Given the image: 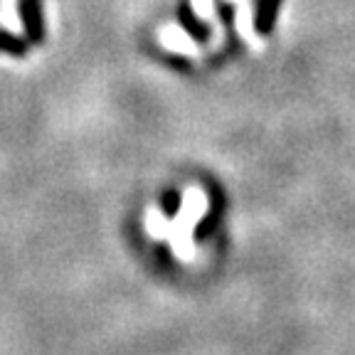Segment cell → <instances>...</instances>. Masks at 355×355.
I'll use <instances>...</instances> for the list:
<instances>
[{"label":"cell","mask_w":355,"mask_h":355,"mask_svg":"<svg viewBox=\"0 0 355 355\" xmlns=\"http://www.w3.org/2000/svg\"><path fill=\"white\" fill-rule=\"evenodd\" d=\"M207 210V198L205 193L200 188H190L185 193V200H183V207L178 212V220L175 222H166L161 215V210H148V220H146V227L148 232L153 234L155 239H161V234H168V239L173 242V250L180 259H193L195 254V244L190 239V232L193 227L202 220Z\"/></svg>","instance_id":"1"},{"label":"cell","mask_w":355,"mask_h":355,"mask_svg":"<svg viewBox=\"0 0 355 355\" xmlns=\"http://www.w3.org/2000/svg\"><path fill=\"white\" fill-rule=\"evenodd\" d=\"M161 44L168 47L171 52H178V55H185V57H200L202 50H200L198 44L188 37L180 28L175 25H168V28L161 30Z\"/></svg>","instance_id":"2"},{"label":"cell","mask_w":355,"mask_h":355,"mask_svg":"<svg viewBox=\"0 0 355 355\" xmlns=\"http://www.w3.org/2000/svg\"><path fill=\"white\" fill-rule=\"evenodd\" d=\"M230 3H234V6H237V30H239V35H242V37L247 40L252 47H261V40L257 37L254 30H252L250 0H230Z\"/></svg>","instance_id":"3"},{"label":"cell","mask_w":355,"mask_h":355,"mask_svg":"<svg viewBox=\"0 0 355 355\" xmlns=\"http://www.w3.org/2000/svg\"><path fill=\"white\" fill-rule=\"evenodd\" d=\"M193 10H195V15H198V17H202V20L210 22V25H215L217 37H222L220 22H217L215 8H212V0H193Z\"/></svg>","instance_id":"4"}]
</instances>
